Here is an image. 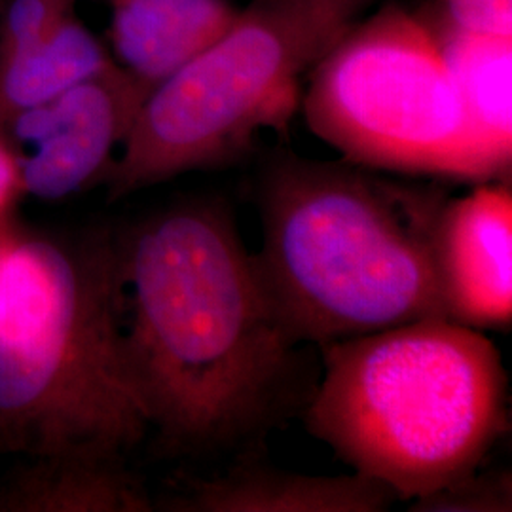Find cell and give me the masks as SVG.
<instances>
[{
    "label": "cell",
    "instance_id": "obj_8",
    "mask_svg": "<svg viewBox=\"0 0 512 512\" xmlns=\"http://www.w3.org/2000/svg\"><path fill=\"white\" fill-rule=\"evenodd\" d=\"M435 264L448 321L476 330L511 327V184L478 183L444 202L435 226Z\"/></svg>",
    "mask_w": 512,
    "mask_h": 512
},
{
    "label": "cell",
    "instance_id": "obj_2",
    "mask_svg": "<svg viewBox=\"0 0 512 512\" xmlns=\"http://www.w3.org/2000/svg\"><path fill=\"white\" fill-rule=\"evenodd\" d=\"M148 429L122 351L114 236L0 224V454L126 461Z\"/></svg>",
    "mask_w": 512,
    "mask_h": 512
},
{
    "label": "cell",
    "instance_id": "obj_4",
    "mask_svg": "<svg viewBox=\"0 0 512 512\" xmlns=\"http://www.w3.org/2000/svg\"><path fill=\"white\" fill-rule=\"evenodd\" d=\"M306 431L414 501L480 469L509 431V378L482 330L423 319L323 346Z\"/></svg>",
    "mask_w": 512,
    "mask_h": 512
},
{
    "label": "cell",
    "instance_id": "obj_16",
    "mask_svg": "<svg viewBox=\"0 0 512 512\" xmlns=\"http://www.w3.org/2000/svg\"><path fill=\"white\" fill-rule=\"evenodd\" d=\"M448 21L458 29L512 37V0H446Z\"/></svg>",
    "mask_w": 512,
    "mask_h": 512
},
{
    "label": "cell",
    "instance_id": "obj_10",
    "mask_svg": "<svg viewBox=\"0 0 512 512\" xmlns=\"http://www.w3.org/2000/svg\"><path fill=\"white\" fill-rule=\"evenodd\" d=\"M114 61L156 88L207 50L238 16L226 0H109Z\"/></svg>",
    "mask_w": 512,
    "mask_h": 512
},
{
    "label": "cell",
    "instance_id": "obj_6",
    "mask_svg": "<svg viewBox=\"0 0 512 512\" xmlns=\"http://www.w3.org/2000/svg\"><path fill=\"white\" fill-rule=\"evenodd\" d=\"M304 116L370 171L473 184L511 175L471 126L437 31L397 8L355 23L317 63Z\"/></svg>",
    "mask_w": 512,
    "mask_h": 512
},
{
    "label": "cell",
    "instance_id": "obj_9",
    "mask_svg": "<svg viewBox=\"0 0 512 512\" xmlns=\"http://www.w3.org/2000/svg\"><path fill=\"white\" fill-rule=\"evenodd\" d=\"M397 495L382 482L359 475H302L264 463H239L173 501L186 512H382Z\"/></svg>",
    "mask_w": 512,
    "mask_h": 512
},
{
    "label": "cell",
    "instance_id": "obj_3",
    "mask_svg": "<svg viewBox=\"0 0 512 512\" xmlns=\"http://www.w3.org/2000/svg\"><path fill=\"white\" fill-rule=\"evenodd\" d=\"M448 196L349 164L277 160L258 190L256 264L296 344L446 319L435 226Z\"/></svg>",
    "mask_w": 512,
    "mask_h": 512
},
{
    "label": "cell",
    "instance_id": "obj_11",
    "mask_svg": "<svg viewBox=\"0 0 512 512\" xmlns=\"http://www.w3.org/2000/svg\"><path fill=\"white\" fill-rule=\"evenodd\" d=\"M0 478V512H147L154 509L124 459L16 456Z\"/></svg>",
    "mask_w": 512,
    "mask_h": 512
},
{
    "label": "cell",
    "instance_id": "obj_5",
    "mask_svg": "<svg viewBox=\"0 0 512 512\" xmlns=\"http://www.w3.org/2000/svg\"><path fill=\"white\" fill-rule=\"evenodd\" d=\"M372 0H256L207 50L148 93L105 184L120 200L234 162L264 129L287 131L300 82Z\"/></svg>",
    "mask_w": 512,
    "mask_h": 512
},
{
    "label": "cell",
    "instance_id": "obj_7",
    "mask_svg": "<svg viewBox=\"0 0 512 512\" xmlns=\"http://www.w3.org/2000/svg\"><path fill=\"white\" fill-rule=\"evenodd\" d=\"M152 88L116 61L6 122L23 196L61 202L105 183Z\"/></svg>",
    "mask_w": 512,
    "mask_h": 512
},
{
    "label": "cell",
    "instance_id": "obj_18",
    "mask_svg": "<svg viewBox=\"0 0 512 512\" xmlns=\"http://www.w3.org/2000/svg\"><path fill=\"white\" fill-rule=\"evenodd\" d=\"M4 2H6V0H0V14H2V8H4Z\"/></svg>",
    "mask_w": 512,
    "mask_h": 512
},
{
    "label": "cell",
    "instance_id": "obj_13",
    "mask_svg": "<svg viewBox=\"0 0 512 512\" xmlns=\"http://www.w3.org/2000/svg\"><path fill=\"white\" fill-rule=\"evenodd\" d=\"M114 63L109 50L73 14L37 46L0 63V126Z\"/></svg>",
    "mask_w": 512,
    "mask_h": 512
},
{
    "label": "cell",
    "instance_id": "obj_14",
    "mask_svg": "<svg viewBox=\"0 0 512 512\" xmlns=\"http://www.w3.org/2000/svg\"><path fill=\"white\" fill-rule=\"evenodd\" d=\"M76 14V0H6L0 14V63L21 54Z\"/></svg>",
    "mask_w": 512,
    "mask_h": 512
},
{
    "label": "cell",
    "instance_id": "obj_15",
    "mask_svg": "<svg viewBox=\"0 0 512 512\" xmlns=\"http://www.w3.org/2000/svg\"><path fill=\"white\" fill-rule=\"evenodd\" d=\"M416 512H509L512 511V480L509 471L463 476L433 494L414 499Z\"/></svg>",
    "mask_w": 512,
    "mask_h": 512
},
{
    "label": "cell",
    "instance_id": "obj_12",
    "mask_svg": "<svg viewBox=\"0 0 512 512\" xmlns=\"http://www.w3.org/2000/svg\"><path fill=\"white\" fill-rule=\"evenodd\" d=\"M435 31L471 126L511 173L512 37L469 33L450 21Z\"/></svg>",
    "mask_w": 512,
    "mask_h": 512
},
{
    "label": "cell",
    "instance_id": "obj_17",
    "mask_svg": "<svg viewBox=\"0 0 512 512\" xmlns=\"http://www.w3.org/2000/svg\"><path fill=\"white\" fill-rule=\"evenodd\" d=\"M19 198H23V186L18 154L0 126V224L10 220L12 207Z\"/></svg>",
    "mask_w": 512,
    "mask_h": 512
},
{
    "label": "cell",
    "instance_id": "obj_1",
    "mask_svg": "<svg viewBox=\"0 0 512 512\" xmlns=\"http://www.w3.org/2000/svg\"><path fill=\"white\" fill-rule=\"evenodd\" d=\"M129 380L177 450H219L274 423L296 342L230 205L192 198L114 236Z\"/></svg>",
    "mask_w": 512,
    "mask_h": 512
}]
</instances>
